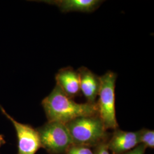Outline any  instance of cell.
Masks as SVG:
<instances>
[{
    "label": "cell",
    "instance_id": "6da1fadb",
    "mask_svg": "<svg viewBox=\"0 0 154 154\" xmlns=\"http://www.w3.org/2000/svg\"><path fill=\"white\" fill-rule=\"evenodd\" d=\"M42 106L48 122H58L66 125L81 117L98 116L97 103H78L57 85L43 99Z\"/></svg>",
    "mask_w": 154,
    "mask_h": 154
},
{
    "label": "cell",
    "instance_id": "30bf717a",
    "mask_svg": "<svg viewBox=\"0 0 154 154\" xmlns=\"http://www.w3.org/2000/svg\"><path fill=\"white\" fill-rule=\"evenodd\" d=\"M140 144H143L146 148H154V131L147 129L139 131Z\"/></svg>",
    "mask_w": 154,
    "mask_h": 154
},
{
    "label": "cell",
    "instance_id": "8fae6325",
    "mask_svg": "<svg viewBox=\"0 0 154 154\" xmlns=\"http://www.w3.org/2000/svg\"><path fill=\"white\" fill-rule=\"evenodd\" d=\"M66 154H94L90 147L72 145L66 151Z\"/></svg>",
    "mask_w": 154,
    "mask_h": 154
},
{
    "label": "cell",
    "instance_id": "ba28073f",
    "mask_svg": "<svg viewBox=\"0 0 154 154\" xmlns=\"http://www.w3.org/2000/svg\"><path fill=\"white\" fill-rule=\"evenodd\" d=\"M55 81L56 85L72 99L81 93L78 73L71 67L60 70L55 75Z\"/></svg>",
    "mask_w": 154,
    "mask_h": 154
},
{
    "label": "cell",
    "instance_id": "7c38bea8",
    "mask_svg": "<svg viewBox=\"0 0 154 154\" xmlns=\"http://www.w3.org/2000/svg\"><path fill=\"white\" fill-rule=\"evenodd\" d=\"M94 153V154H110L107 146V142L97 146Z\"/></svg>",
    "mask_w": 154,
    "mask_h": 154
},
{
    "label": "cell",
    "instance_id": "8992f818",
    "mask_svg": "<svg viewBox=\"0 0 154 154\" xmlns=\"http://www.w3.org/2000/svg\"><path fill=\"white\" fill-rule=\"evenodd\" d=\"M139 144V131L127 132L116 129L110 140L107 142V146L112 154H124Z\"/></svg>",
    "mask_w": 154,
    "mask_h": 154
},
{
    "label": "cell",
    "instance_id": "4fadbf2b",
    "mask_svg": "<svg viewBox=\"0 0 154 154\" xmlns=\"http://www.w3.org/2000/svg\"><path fill=\"white\" fill-rule=\"evenodd\" d=\"M147 149L142 144H139L135 148L124 154H144Z\"/></svg>",
    "mask_w": 154,
    "mask_h": 154
},
{
    "label": "cell",
    "instance_id": "9c48e42d",
    "mask_svg": "<svg viewBox=\"0 0 154 154\" xmlns=\"http://www.w3.org/2000/svg\"><path fill=\"white\" fill-rule=\"evenodd\" d=\"M45 3L54 5L62 12L80 11L90 13L95 11L102 4L101 0H54L44 1Z\"/></svg>",
    "mask_w": 154,
    "mask_h": 154
},
{
    "label": "cell",
    "instance_id": "277c9868",
    "mask_svg": "<svg viewBox=\"0 0 154 154\" xmlns=\"http://www.w3.org/2000/svg\"><path fill=\"white\" fill-rule=\"evenodd\" d=\"M41 147L49 154H64L72 145V137L66 125L48 122L37 129Z\"/></svg>",
    "mask_w": 154,
    "mask_h": 154
},
{
    "label": "cell",
    "instance_id": "52a82bcc",
    "mask_svg": "<svg viewBox=\"0 0 154 154\" xmlns=\"http://www.w3.org/2000/svg\"><path fill=\"white\" fill-rule=\"evenodd\" d=\"M77 72L79 77L81 92L88 103H95L101 85L100 77L85 67H80Z\"/></svg>",
    "mask_w": 154,
    "mask_h": 154
},
{
    "label": "cell",
    "instance_id": "7a4b0ae2",
    "mask_svg": "<svg viewBox=\"0 0 154 154\" xmlns=\"http://www.w3.org/2000/svg\"><path fill=\"white\" fill-rule=\"evenodd\" d=\"M66 126L74 145L91 147L106 143L108 134L98 116L81 117Z\"/></svg>",
    "mask_w": 154,
    "mask_h": 154
},
{
    "label": "cell",
    "instance_id": "5b68a950",
    "mask_svg": "<svg viewBox=\"0 0 154 154\" xmlns=\"http://www.w3.org/2000/svg\"><path fill=\"white\" fill-rule=\"evenodd\" d=\"M0 110L6 118L11 122L16 133L17 154H35L41 148V144L37 129L28 124L17 121L8 114L0 105Z\"/></svg>",
    "mask_w": 154,
    "mask_h": 154
},
{
    "label": "cell",
    "instance_id": "5bb4252c",
    "mask_svg": "<svg viewBox=\"0 0 154 154\" xmlns=\"http://www.w3.org/2000/svg\"><path fill=\"white\" fill-rule=\"evenodd\" d=\"M5 143L6 140L5 139V137L2 134H0V149Z\"/></svg>",
    "mask_w": 154,
    "mask_h": 154
},
{
    "label": "cell",
    "instance_id": "3957f363",
    "mask_svg": "<svg viewBox=\"0 0 154 154\" xmlns=\"http://www.w3.org/2000/svg\"><path fill=\"white\" fill-rule=\"evenodd\" d=\"M117 75L114 72H107L100 77L101 85L99 99L97 103L98 116L106 130H116L118 124L116 118V83Z\"/></svg>",
    "mask_w": 154,
    "mask_h": 154
}]
</instances>
